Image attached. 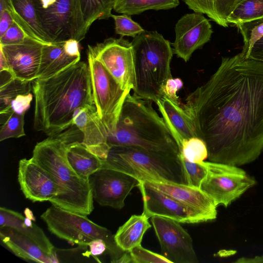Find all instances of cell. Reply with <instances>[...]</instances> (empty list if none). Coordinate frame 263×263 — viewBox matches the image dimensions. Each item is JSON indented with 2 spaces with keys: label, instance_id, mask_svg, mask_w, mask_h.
<instances>
[{
  "label": "cell",
  "instance_id": "3",
  "mask_svg": "<svg viewBox=\"0 0 263 263\" xmlns=\"http://www.w3.org/2000/svg\"><path fill=\"white\" fill-rule=\"evenodd\" d=\"M77 132L73 126L59 135L36 143L32 158L49 172L59 187V193L49 201L69 212L87 216L91 213L93 198L89 180L80 177L69 164L68 145L75 142Z\"/></svg>",
  "mask_w": 263,
  "mask_h": 263
},
{
  "label": "cell",
  "instance_id": "34",
  "mask_svg": "<svg viewBox=\"0 0 263 263\" xmlns=\"http://www.w3.org/2000/svg\"><path fill=\"white\" fill-rule=\"evenodd\" d=\"M179 157L182 164L186 184L200 188L201 183L207 174V169L204 161L200 163L191 162L180 153Z\"/></svg>",
  "mask_w": 263,
  "mask_h": 263
},
{
  "label": "cell",
  "instance_id": "10",
  "mask_svg": "<svg viewBox=\"0 0 263 263\" xmlns=\"http://www.w3.org/2000/svg\"><path fill=\"white\" fill-rule=\"evenodd\" d=\"M87 52L102 64L122 88L134 90L136 76L131 42L123 37H110L94 46L88 45Z\"/></svg>",
  "mask_w": 263,
  "mask_h": 263
},
{
  "label": "cell",
  "instance_id": "25",
  "mask_svg": "<svg viewBox=\"0 0 263 263\" xmlns=\"http://www.w3.org/2000/svg\"><path fill=\"white\" fill-rule=\"evenodd\" d=\"M156 103L165 122L174 127L183 139L197 138L190 117L179 104L164 96Z\"/></svg>",
  "mask_w": 263,
  "mask_h": 263
},
{
  "label": "cell",
  "instance_id": "17",
  "mask_svg": "<svg viewBox=\"0 0 263 263\" xmlns=\"http://www.w3.org/2000/svg\"><path fill=\"white\" fill-rule=\"evenodd\" d=\"M43 45L30 37L17 44L0 45V50L5 57L14 78L29 81L37 79Z\"/></svg>",
  "mask_w": 263,
  "mask_h": 263
},
{
  "label": "cell",
  "instance_id": "28",
  "mask_svg": "<svg viewBox=\"0 0 263 263\" xmlns=\"http://www.w3.org/2000/svg\"><path fill=\"white\" fill-rule=\"evenodd\" d=\"M194 12L205 14L218 25L228 27L227 18L242 0H182Z\"/></svg>",
  "mask_w": 263,
  "mask_h": 263
},
{
  "label": "cell",
  "instance_id": "8",
  "mask_svg": "<svg viewBox=\"0 0 263 263\" xmlns=\"http://www.w3.org/2000/svg\"><path fill=\"white\" fill-rule=\"evenodd\" d=\"M95 105L108 134L114 133L125 100V90L102 64L87 52Z\"/></svg>",
  "mask_w": 263,
  "mask_h": 263
},
{
  "label": "cell",
  "instance_id": "7",
  "mask_svg": "<svg viewBox=\"0 0 263 263\" xmlns=\"http://www.w3.org/2000/svg\"><path fill=\"white\" fill-rule=\"evenodd\" d=\"M41 218L49 231L60 239L86 246L95 239H102L106 243L111 262H132L129 252L123 251L117 245L112 233L91 221L87 216L69 212L52 205Z\"/></svg>",
  "mask_w": 263,
  "mask_h": 263
},
{
  "label": "cell",
  "instance_id": "36",
  "mask_svg": "<svg viewBox=\"0 0 263 263\" xmlns=\"http://www.w3.org/2000/svg\"><path fill=\"white\" fill-rule=\"evenodd\" d=\"M111 17L115 22L116 33L121 37L128 36L134 37L144 30L138 23L132 19L130 15L112 14Z\"/></svg>",
  "mask_w": 263,
  "mask_h": 263
},
{
  "label": "cell",
  "instance_id": "46",
  "mask_svg": "<svg viewBox=\"0 0 263 263\" xmlns=\"http://www.w3.org/2000/svg\"><path fill=\"white\" fill-rule=\"evenodd\" d=\"M3 71H8L10 73V70L6 59L2 51L0 50V72Z\"/></svg>",
  "mask_w": 263,
  "mask_h": 263
},
{
  "label": "cell",
  "instance_id": "13",
  "mask_svg": "<svg viewBox=\"0 0 263 263\" xmlns=\"http://www.w3.org/2000/svg\"><path fill=\"white\" fill-rule=\"evenodd\" d=\"M93 200L100 205L122 209L131 191L139 181L122 172L102 168L89 177Z\"/></svg>",
  "mask_w": 263,
  "mask_h": 263
},
{
  "label": "cell",
  "instance_id": "39",
  "mask_svg": "<svg viewBox=\"0 0 263 263\" xmlns=\"http://www.w3.org/2000/svg\"><path fill=\"white\" fill-rule=\"evenodd\" d=\"M33 96L30 92L18 95L11 102L10 106V112L20 115H25L29 108Z\"/></svg>",
  "mask_w": 263,
  "mask_h": 263
},
{
  "label": "cell",
  "instance_id": "4",
  "mask_svg": "<svg viewBox=\"0 0 263 263\" xmlns=\"http://www.w3.org/2000/svg\"><path fill=\"white\" fill-rule=\"evenodd\" d=\"M153 101L130 93L126 97L114 133L108 135L110 146H126L148 153L179 157L180 151Z\"/></svg>",
  "mask_w": 263,
  "mask_h": 263
},
{
  "label": "cell",
  "instance_id": "22",
  "mask_svg": "<svg viewBox=\"0 0 263 263\" xmlns=\"http://www.w3.org/2000/svg\"><path fill=\"white\" fill-rule=\"evenodd\" d=\"M5 10L28 36L44 45L52 43L39 22L32 0H5Z\"/></svg>",
  "mask_w": 263,
  "mask_h": 263
},
{
  "label": "cell",
  "instance_id": "11",
  "mask_svg": "<svg viewBox=\"0 0 263 263\" xmlns=\"http://www.w3.org/2000/svg\"><path fill=\"white\" fill-rule=\"evenodd\" d=\"M151 220L164 257L172 263L199 262L192 237L179 222L159 216Z\"/></svg>",
  "mask_w": 263,
  "mask_h": 263
},
{
  "label": "cell",
  "instance_id": "44",
  "mask_svg": "<svg viewBox=\"0 0 263 263\" xmlns=\"http://www.w3.org/2000/svg\"><path fill=\"white\" fill-rule=\"evenodd\" d=\"M13 20L7 10L0 12V36H2L13 23Z\"/></svg>",
  "mask_w": 263,
  "mask_h": 263
},
{
  "label": "cell",
  "instance_id": "9",
  "mask_svg": "<svg viewBox=\"0 0 263 263\" xmlns=\"http://www.w3.org/2000/svg\"><path fill=\"white\" fill-rule=\"evenodd\" d=\"M204 163L207 174L200 189L217 206L222 204L227 207L256 183L253 177L237 166L211 161Z\"/></svg>",
  "mask_w": 263,
  "mask_h": 263
},
{
  "label": "cell",
  "instance_id": "24",
  "mask_svg": "<svg viewBox=\"0 0 263 263\" xmlns=\"http://www.w3.org/2000/svg\"><path fill=\"white\" fill-rule=\"evenodd\" d=\"M64 42L43 45L37 79L50 78L80 62V57L68 55Z\"/></svg>",
  "mask_w": 263,
  "mask_h": 263
},
{
  "label": "cell",
  "instance_id": "1",
  "mask_svg": "<svg viewBox=\"0 0 263 263\" xmlns=\"http://www.w3.org/2000/svg\"><path fill=\"white\" fill-rule=\"evenodd\" d=\"M183 108L209 161L239 166L263 152V62L241 52L187 97Z\"/></svg>",
  "mask_w": 263,
  "mask_h": 263
},
{
  "label": "cell",
  "instance_id": "31",
  "mask_svg": "<svg viewBox=\"0 0 263 263\" xmlns=\"http://www.w3.org/2000/svg\"><path fill=\"white\" fill-rule=\"evenodd\" d=\"M263 17V0H242L227 18L229 24L235 25Z\"/></svg>",
  "mask_w": 263,
  "mask_h": 263
},
{
  "label": "cell",
  "instance_id": "35",
  "mask_svg": "<svg viewBox=\"0 0 263 263\" xmlns=\"http://www.w3.org/2000/svg\"><path fill=\"white\" fill-rule=\"evenodd\" d=\"M24 117L25 115L17 114L14 112L8 117L1 126L0 141L25 136Z\"/></svg>",
  "mask_w": 263,
  "mask_h": 263
},
{
  "label": "cell",
  "instance_id": "18",
  "mask_svg": "<svg viewBox=\"0 0 263 263\" xmlns=\"http://www.w3.org/2000/svg\"><path fill=\"white\" fill-rule=\"evenodd\" d=\"M75 125L83 135L82 144L91 153L101 159H106L110 146L108 133L95 105L78 108L72 116Z\"/></svg>",
  "mask_w": 263,
  "mask_h": 263
},
{
  "label": "cell",
  "instance_id": "33",
  "mask_svg": "<svg viewBox=\"0 0 263 263\" xmlns=\"http://www.w3.org/2000/svg\"><path fill=\"white\" fill-rule=\"evenodd\" d=\"M180 153L188 161L193 163H200L208 157V152L205 143L195 137L183 139L179 146Z\"/></svg>",
  "mask_w": 263,
  "mask_h": 263
},
{
  "label": "cell",
  "instance_id": "37",
  "mask_svg": "<svg viewBox=\"0 0 263 263\" xmlns=\"http://www.w3.org/2000/svg\"><path fill=\"white\" fill-rule=\"evenodd\" d=\"M134 263H172L163 255H160L142 247H136L129 251Z\"/></svg>",
  "mask_w": 263,
  "mask_h": 263
},
{
  "label": "cell",
  "instance_id": "15",
  "mask_svg": "<svg viewBox=\"0 0 263 263\" xmlns=\"http://www.w3.org/2000/svg\"><path fill=\"white\" fill-rule=\"evenodd\" d=\"M175 31L173 52L186 62L196 50L210 41L213 33L209 21L197 12L183 15L176 24Z\"/></svg>",
  "mask_w": 263,
  "mask_h": 263
},
{
  "label": "cell",
  "instance_id": "42",
  "mask_svg": "<svg viewBox=\"0 0 263 263\" xmlns=\"http://www.w3.org/2000/svg\"><path fill=\"white\" fill-rule=\"evenodd\" d=\"M88 246L90 254L93 256L101 255L107 251L106 243L102 239H96L90 241Z\"/></svg>",
  "mask_w": 263,
  "mask_h": 263
},
{
  "label": "cell",
  "instance_id": "2",
  "mask_svg": "<svg viewBox=\"0 0 263 263\" xmlns=\"http://www.w3.org/2000/svg\"><path fill=\"white\" fill-rule=\"evenodd\" d=\"M35 98L33 126L49 137L55 136L72 124L80 107L95 105L88 64L79 62L47 79L32 82Z\"/></svg>",
  "mask_w": 263,
  "mask_h": 263
},
{
  "label": "cell",
  "instance_id": "16",
  "mask_svg": "<svg viewBox=\"0 0 263 263\" xmlns=\"http://www.w3.org/2000/svg\"><path fill=\"white\" fill-rule=\"evenodd\" d=\"M17 179L24 196L33 202L49 201L59 193L51 174L32 157L19 161Z\"/></svg>",
  "mask_w": 263,
  "mask_h": 263
},
{
  "label": "cell",
  "instance_id": "45",
  "mask_svg": "<svg viewBox=\"0 0 263 263\" xmlns=\"http://www.w3.org/2000/svg\"><path fill=\"white\" fill-rule=\"evenodd\" d=\"M236 263H263V255L253 257H242L234 261Z\"/></svg>",
  "mask_w": 263,
  "mask_h": 263
},
{
  "label": "cell",
  "instance_id": "43",
  "mask_svg": "<svg viewBox=\"0 0 263 263\" xmlns=\"http://www.w3.org/2000/svg\"><path fill=\"white\" fill-rule=\"evenodd\" d=\"M248 58L263 62V36L254 44Z\"/></svg>",
  "mask_w": 263,
  "mask_h": 263
},
{
  "label": "cell",
  "instance_id": "12",
  "mask_svg": "<svg viewBox=\"0 0 263 263\" xmlns=\"http://www.w3.org/2000/svg\"><path fill=\"white\" fill-rule=\"evenodd\" d=\"M139 182L138 187L143 202V213L148 218L159 216L183 223H198L211 220L203 213L153 188L144 181Z\"/></svg>",
  "mask_w": 263,
  "mask_h": 263
},
{
  "label": "cell",
  "instance_id": "29",
  "mask_svg": "<svg viewBox=\"0 0 263 263\" xmlns=\"http://www.w3.org/2000/svg\"><path fill=\"white\" fill-rule=\"evenodd\" d=\"M5 77L1 80L0 115L1 124L3 123L12 112L10 111L12 101L19 95L27 94L32 90V81H25L14 78L10 72L1 71Z\"/></svg>",
  "mask_w": 263,
  "mask_h": 263
},
{
  "label": "cell",
  "instance_id": "21",
  "mask_svg": "<svg viewBox=\"0 0 263 263\" xmlns=\"http://www.w3.org/2000/svg\"><path fill=\"white\" fill-rule=\"evenodd\" d=\"M12 228L32 240L50 255L57 256L55 248L43 230L18 212L1 206L0 227Z\"/></svg>",
  "mask_w": 263,
  "mask_h": 263
},
{
  "label": "cell",
  "instance_id": "23",
  "mask_svg": "<svg viewBox=\"0 0 263 263\" xmlns=\"http://www.w3.org/2000/svg\"><path fill=\"white\" fill-rule=\"evenodd\" d=\"M0 238L6 247L15 255L25 260L40 263L59 262L57 256L49 255L32 240L12 228L0 227Z\"/></svg>",
  "mask_w": 263,
  "mask_h": 263
},
{
  "label": "cell",
  "instance_id": "41",
  "mask_svg": "<svg viewBox=\"0 0 263 263\" xmlns=\"http://www.w3.org/2000/svg\"><path fill=\"white\" fill-rule=\"evenodd\" d=\"M79 43V41L72 38L65 41L63 47L66 53L71 57H81Z\"/></svg>",
  "mask_w": 263,
  "mask_h": 263
},
{
  "label": "cell",
  "instance_id": "19",
  "mask_svg": "<svg viewBox=\"0 0 263 263\" xmlns=\"http://www.w3.org/2000/svg\"><path fill=\"white\" fill-rule=\"evenodd\" d=\"M141 181L203 213L211 220L217 217V206L214 200L200 188L164 179Z\"/></svg>",
  "mask_w": 263,
  "mask_h": 263
},
{
  "label": "cell",
  "instance_id": "20",
  "mask_svg": "<svg viewBox=\"0 0 263 263\" xmlns=\"http://www.w3.org/2000/svg\"><path fill=\"white\" fill-rule=\"evenodd\" d=\"M115 0H75L72 39L83 40L96 21L111 16Z\"/></svg>",
  "mask_w": 263,
  "mask_h": 263
},
{
  "label": "cell",
  "instance_id": "14",
  "mask_svg": "<svg viewBox=\"0 0 263 263\" xmlns=\"http://www.w3.org/2000/svg\"><path fill=\"white\" fill-rule=\"evenodd\" d=\"M75 0H32L39 22L52 43L72 37Z\"/></svg>",
  "mask_w": 263,
  "mask_h": 263
},
{
  "label": "cell",
  "instance_id": "5",
  "mask_svg": "<svg viewBox=\"0 0 263 263\" xmlns=\"http://www.w3.org/2000/svg\"><path fill=\"white\" fill-rule=\"evenodd\" d=\"M131 43L136 76L134 94L156 103L164 96L163 88L167 81L173 78V49L170 42L156 31L144 30Z\"/></svg>",
  "mask_w": 263,
  "mask_h": 263
},
{
  "label": "cell",
  "instance_id": "6",
  "mask_svg": "<svg viewBox=\"0 0 263 263\" xmlns=\"http://www.w3.org/2000/svg\"><path fill=\"white\" fill-rule=\"evenodd\" d=\"M102 168L119 171L139 181L164 179L186 184L179 157L153 154L126 146H111Z\"/></svg>",
  "mask_w": 263,
  "mask_h": 263
},
{
  "label": "cell",
  "instance_id": "38",
  "mask_svg": "<svg viewBox=\"0 0 263 263\" xmlns=\"http://www.w3.org/2000/svg\"><path fill=\"white\" fill-rule=\"evenodd\" d=\"M28 37H29L23 30L13 22L5 33L0 36V45H9L21 43Z\"/></svg>",
  "mask_w": 263,
  "mask_h": 263
},
{
  "label": "cell",
  "instance_id": "30",
  "mask_svg": "<svg viewBox=\"0 0 263 263\" xmlns=\"http://www.w3.org/2000/svg\"><path fill=\"white\" fill-rule=\"evenodd\" d=\"M179 4V0H115L113 9L118 13L130 16L148 10H168Z\"/></svg>",
  "mask_w": 263,
  "mask_h": 263
},
{
  "label": "cell",
  "instance_id": "32",
  "mask_svg": "<svg viewBox=\"0 0 263 263\" xmlns=\"http://www.w3.org/2000/svg\"><path fill=\"white\" fill-rule=\"evenodd\" d=\"M242 35L244 45L242 52L247 58L254 44L263 36V17L236 25Z\"/></svg>",
  "mask_w": 263,
  "mask_h": 263
},
{
  "label": "cell",
  "instance_id": "27",
  "mask_svg": "<svg viewBox=\"0 0 263 263\" xmlns=\"http://www.w3.org/2000/svg\"><path fill=\"white\" fill-rule=\"evenodd\" d=\"M66 156L72 168L84 179L89 180L91 175L102 168V160L88 151L81 142L69 143Z\"/></svg>",
  "mask_w": 263,
  "mask_h": 263
},
{
  "label": "cell",
  "instance_id": "26",
  "mask_svg": "<svg viewBox=\"0 0 263 263\" xmlns=\"http://www.w3.org/2000/svg\"><path fill=\"white\" fill-rule=\"evenodd\" d=\"M148 219L143 213L139 215L131 216L118 228L114 235L117 245L122 250L127 252L141 245L144 233L151 227Z\"/></svg>",
  "mask_w": 263,
  "mask_h": 263
},
{
  "label": "cell",
  "instance_id": "47",
  "mask_svg": "<svg viewBox=\"0 0 263 263\" xmlns=\"http://www.w3.org/2000/svg\"><path fill=\"white\" fill-rule=\"evenodd\" d=\"M25 216L30 219L33 221L35 220V217L34 216L32 212L28 208H26L24 210Z\"/></svg>",
  "mask_w": 263,
  "mask_h": 263
},
{
  "label": "cell",
  "instance_id": "40",
  "mask_svg": "<svg viewBox=\"0 0 263 263\" xmlns=\"http://www.w3.org/2000/svg\"><path fill=\"white\" fill-rule=\"evenodd\" d=\"M183 85V82L180 78L169 79L163 87V95L174 103L179 104L177 92L182 88Z\"/></svg>",
  "mask_w": 263,
  "mask_h": 263
}]
</instances>
